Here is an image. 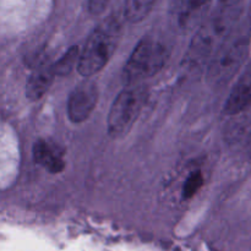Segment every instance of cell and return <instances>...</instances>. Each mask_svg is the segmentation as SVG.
<instances>
[{"label": "cell", "mask_w": 251, "mask_h": 251, "mask_svg": "<svg viewBox=\"0 0 251 251\" xmlns=\"http://www.w3.org/2000/svg\"><path fill=\"white\" fill-rule=\"evenodd\" d=\"M240 14V5H220V9L216 10L215 14L203 20L194 31V37L184 59V63L190 70L207 66L216 51L233 33Z\"/></svg>", "instance_id": "1"}, {"label": "cell", "mask_w": 251, "mask_h": 251, "mask_svg": "<svg viewBox=\"0 0 251 251\" xmlns=\"http://www.w3.org/2000/svg\"><path fill=\"white\" fill-rule=\"evenodd\" d=\"M122 36V25L114 16L103 20L87 38L80 51L77 71L85 77L100 73L108 64L117 49Z\"/></svg>", "instance_id": "2"}, {"label": "cell", "mask_w": 251, "mask_h": 251, "mask_svg": "<svg viewBox=\"0 0 251 251\" xmlns=\"http://www.w3.org/2000/svg\"><path fill=\"white\" fill-rule=\"evenodd\" d=\"M171 50L154 37L142 38L130 54L123 70V81L126 86L139 85L146 78L158 74L168 61Z\"/></svg>", "instance_id": "3"}, {"label": "cell", "mask_w": 251, "mask_h": 251, "mask_svg": "<svg viewBox=\"0 0 251 251\" xmlns=\"http://www.w3.org/2000/svg\"><path fill=\"white\" fill-rule=\"evenodd\" d=\"M248 32H234L207 64V80L212 86L226 85L244 64L250 48Z\"/></svg>", "instance_id": "4"}, {"label": "cell", "mask_w": 251, "mask_h": 251, "mask_svg": "<svg viewBox=\"0 0 251 251\" xmlns=\"http://www.w3.org/2000/svg\"><path fill=\"white\" fill-rule=\"evenodd\" d=\"M145 102V91L140 86L124 88L113 102L107 119L108 134L119 137L126 134L139 118Z\"/></svg>", "instance_id": "5"}, {"label": "cell", "mask_w": 251, "mask_h": 251, "mask_svg": "<svg viewBox=\"0 0 251 251\" xmlns=\"http://www.w3.org/2000/svg\"><path fill=\"white\" fill-rule=\"evenodd\" d=\"M212 0H172L169 16L174 28L180 33L193 32L208 16Z\"/></svg>", "instance_id": "6"}, {"label": "cell", "mask_w": 251, "mask_h": 251, "mask_svg": "<svg viewBox=\"0 0 251 251\" xmlns=\"http://www.w3.org/2000/svg\"><path fill=\"white\" fill-rule=\"evenodd\" d=\"M98 86L93 81L87 80L78 83L69 95L66 103L68 118L74 124L86 122L95 110L98 103Z\"/></svg>", "instance_id": "7"}, {"label": "cell", "mask_w": 251, "mask_h": 251, "mask_svg": "<svg viewBox=\"0 0 251 251\" xmlns=\"http://www.w3.org/2000/svg\"><path fill=\"white\" fill-rule=\"evenodd\" d=\"M251 105V65L238 78L225 103L223 112L227 115L240 114Z\"/></svg>", "instance_id": "8"}, {"label": "cell", "mask_w": 251, "mask_h": 251, "mask_svg": "<svg viewBox=\"0 0 251 251\" xmlns=\"http://www.w3.org/2000/svg\"><path fill=\"white\" fill-rule=\"evenodd\" d=\"M32 156H33V161L38 166L43 167L49 173L58 174L65 169L66 163L61 152L55 145L50 144L47 140H38L33 145Z\"/></svg>", "instance_id": "9"}, {"label": "cell", "mask_w": 251, "mask_h": 251, "mask_svg": "<svg viewBox=\"0 0 251 251\" xmlns=\"http://www.w3.org/2000/svg\"><path fill=\"white\" fill-rule=\"evenodd\" d=\"M56 77L54 73L53 64H42L34 66L26 83V96L29 100H38L46 95L50 88L54 78Z\"/></svg>", "instance_id": "10"}, {"label": "cell", "mask_w": 251, "mask_h": 251, "mask_svg": "<svg viewBox=\"0 0 251 251\" xmlns=\"http://www.w3.org/2000/svg\"><path fill=\"white\" fill-rule=\"evenodd\" d=\"M157 0H125L124 16L131 24H137L149 16Z\"/></svg>", "instance_id": "11"}, {"label": "cell", "mask_w": 251, "mask_h": 251, "mask_svg": "<svg viewBox=\"0 0 251 251\" xmlns=\"http://www.w3.org/2000/svg\"><path fill=\"white\" fill-rule=\"evenodd\" d=\"M80 49L77 46H73L53 64L54 73L56 76H68L77 69L80 59Z\"/></svg>", "instance_id": "12"}, {"label": "cell", "mask_w": 251, "mask_h": 251, "mask_svg": "<svg viewBox=\"0 0 251 251\" xmlns=\"http://www.w3.org/2000/svg\"><path fill=\"white\" fill-rule=\"evenodd\" d=\"M203 179L202 173L201 171H194L186 176L185 181H184L183 185V191H181V195H183L184 200H189V199L194 198V196L198 194V191L202 188L203 185Z\"/></svg>", "instance_id": "13"}, {"label": "cell", "mask_w": 251, "mask_h": 251, "mask_svg": "<svg viewBox=\"0 0 251 251\" xmlns=\"http://www.w3.org/2000/svg\"><path fill=\"white\" fill-rule=\"evenodd\" d=\"M110 0H87L88 11L92 15H100L104 12Z\"/></svg>", "instance_id": "14"}, {"label": "cell", "mask_w": 251, "mask_h": 251, "mask_svg": "<svg viewBox=\"0 0 251 251\" xmlns=\"http://www.w3.org/2000/svg\"><path fill=\"white\" fill-rule=\"evenodd\" d=\"M220 5H225V6H232V5H240L242 0H218Z\"/></svg>", "instance_id": "15"}, {"label": "cell", "mask_w": 251, "mask_h": 251, "mask_svg": "<svg viewBox=\"0 0 251 251\" xmlns=\"http://www.w3.org/2000/svg\"><path fill=\"white\" fill-rule=\"evenodd\" d=\"M250 147H251V142H250Z\"/></svg>", "instance_id": "16"}]
</instances>
